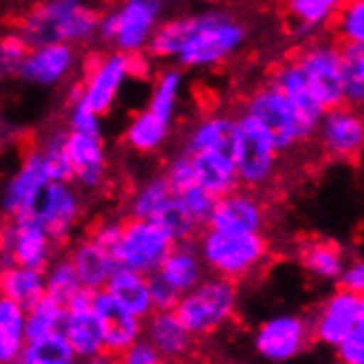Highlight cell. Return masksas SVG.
Listing matches in <instances>:
<instances>
[{
	"instance_id": "cell-49",
	"label": "cell",
	"mask_w": 364,
	"mask_h": 364,
	"mask_svg": "<svg viewBox=\"0 0 364 364\" xmlns=\"http://www.w3.org/2000/svg\"><path fill=\"white\" fill-rule=\"evenodd\" d=\"M148 278H151V294H153L155 311H175L183 294L177 287L170 285L159 272L151 274Z\"/></svg>"
},
{
	"instance_id": "cell-33",
	"label": "cell",
	"mask_w": 364,
	"mask_h": 364,
	"mask_svg": "<svg viewBox=\"0 0 364 364\" xmlns=\"http://www.w3.org/2000/svg\"><path fill=\"white\" fill-rule=\"evenodd\" d=\"M0 289L5 298H11L18 305L29 309L47 296V276L42 269L7 265L0 274Z\"/></svg>"
},
{
	"instance_id": "cell-5",
	"label": "cell",
	"mask_w": 364,
	"mask_h": 364,
	"mask_svg": "<svg viewBox=\"0 0 364 364\" xmlns=\"http://www.w3.org/2000/svg\"><path fill=\"white\" fill-rule=\"evenodd\" d=\"M239 283L225 276L208 274L203 281L181 296L177 316L195 338H208L221 331L237 316Z\"/></svg>"
},
{
	"instance_id": "cell-31",
	"label": "cell",
	"mask_w": 364,
	"mask_h": 364,
	"mask_svg": "<svg viewBox=\"0 0 364 364\" xmlns=\"http://www.w3.org/2000/svg\"><path fill=\"white\" fill-rule=\"evenodd\" d=\"M199 20H201V11L164 18V23L157 27L146 53L151 55L155 62H161V64L177 62L183 45L190 40V36L195 33V29L199 27Z\"/></svg>"
},
{
	"instance_id": "cell-20",
	"label": "cell",
	"mask_w": 364,
	"mask_h": 364,
	"mask_svg": "<svg viewBox=\"0 0 364 364\" xmlns=\"http://www.w3.org/2000/svg\"><path fill=\"white\" fill-rule=\"evenodd\" d=\"M93 309L102 323L104 345L115 355L124 353L139 338H144L146 320L126 309L109 289H97L93 294Z\"/></svg>"
},
{
	"instance_id": "cell-36",
	"label": "cell",
	"mask_w": 364,
	"mask_h": 364,
	"mask_svg": "<svg viewBox=\"0 0 364 364\" xmlns=\"http://www.w3.org/2000/svg\"><path fill=\"white\" fill-rule=\"evenodd\" d=\"M175 192L170 188L168 179L164 177V173H157L153 177H148L146 181H141L131 195L126 199V208H124V217L131 219H157V214L164 210V205L170 201Z\"/></svg>"
},
{
	"instance_id": "cell-53",
	"label": "cell",
	"mask_w": 364,
	"mask_h": 364,
	"mask_svg": "<svg viewBox=\"0 0 364 364\" xmlns=\"http://www.w3.org/2000/svg\"><path fill=\"white\" fill-rule=\"evenodd\" d=\"M82 364H119V355H115L109 349H104V351L87 358V360H82Z\"/></svg>"
},
{
	"instance_id": "cell-24",
	"label": "cell",
	"mask_w": 364,
	"mask_h": 364,
	"mask_svg": "<svg viewBox=\"0 0 364 364\" xmlns=\"http://www.w3.org/2000/svg\"><path fill=\"white\" fill-rule=\"evenodd\" d=\"M67 254L71 256V261L80 274L82 285L91 291L104 289L109 285L113 272L117 269L115 254L102 247L95 239L89 237V234L73 239Z\"/></svg>"
},
{
	"instance_id": "cell-43",
	"label": "cell",
	"mask_w": 364,
	"mask_h": 364,
	"mask_svg": "<svg viewBox=\"0 0 364 364\" xmlns=\"http://www.w3.org/2000/svg\"><path fill=\"white\" fill-rule=\"evenodd\" d=\"M331 31L340 45H364V0H345Z\"/></svg>"
},
{
	"instance_id": "cell-46",
	"label": "cell",
	"mask_w": 364,
	"mask_h": 364,
	"mask_svg": "<svg viewBox=\"0 0 364 364\" xmlns=\"http://www.w3.org/2000/svg\"><path fill=\"white\" fill-rule=\"evenodd\" d=\"M27 42L20 38L14 29L7 31L0 40V69H3V77H18V71L23 67L25 58L29 55Z\"/></svg>"
},
{
	"instance_id": "cell-40",
	"label": "cell",
	"mask_w": 364,
	"mask_h": 364,
	"mask_svg": "<svg viewBox=\"0 0 364 364\" xmlns=\"http://www.w3.org/2000/svg\"><path fill=\"white\" fill-rule=\"evenodd\" d=\"M64 316H67V307L47 294L42 301L27 309V342L62 331Z\"/></svg>"
},
{
	"instance_id": "cell-38",
	"label": "cell",
	"mask_w": 364,
	"mask_h": 364,
	"mask_svg": "<svg viewBox=\"0 0 364 364\" xmlns=\"http://www.w3.org/2000/svg\"><path fill=\"white\" fill-rule=\"evenodd\" d=\"M77 362L80 358L75 355L71 342L62 331H58L47 338L27 342V347L14 364H77Z\"/></svg>"
},
{
	"instance_id": "cell-4",
	"label": "cell",
	"mask_w": 364,
	"mask_h": 364,
	"mask_svg": "<svg viewBox=\"0 0 364 364\" xmlns=\"http://www.w3.org/2000/svg\"><path fill=\"white\" fill-rule=\"evenodd\" d=\"M234 164L243 188L265 192L281 177L283 155L267 128L247 113L237 111L234 131Z\"/></svg>"
},
{
	"instance_id": "cell-21",
	"label": "cell",
	"mask_w": 364,
	"mask_h": 364,
	"mask_svg": "<svg viewBox=\"0 0 364 364\" xmlns=\"http://www.w3.org/2000/svg\"><path fill=\"white\" fill-rule=\"evenodd\" d=\"M93 294L95 291L84 287L67 305V316L62 325V333L71 342L80 362L106 349L102 323L93 309Z\"/></svg>"
},
{
	"instance_id": "cell-54",
	"label": "cell",
	"mask_w": 364,
	"mask_h": 364,
	"mask_svg": "<svg viewBox=\"0 0 364 364\" xmlns=\"http://www.w3.org/2000/svg\"><path fill=\"white\" fill-rule=\"evenodd\" d=\"M358 329H364V296H360L358 305Z\"/></svg>"
},
{
	"instance_id": "cell-28",
	"label": "cell",
	"mask_w": 364,
	"mask_h": 364,
	"mask_svg": "<svg viewBox=\"0 0 364 364\" xmlns=\"http://www.w3.org/2000/svg\"><path fill=\"white\" fill-rule=\"evenodd\" d=\"M170 135H173V122L159 117L155 111L146 106V109L137 111L128 119L122 135V144L131 153L155 155L168 144Z\"/></svg>"
},
{
	"instance_id": "cell-18",
	"label": "cell",
	"mask_w": 364,
	"mask_h": 364,
	"mask_svg": "<svg viewBox=\"0 0 364 364\" xmlns=\"http://www.w3.org/2000/svg\"><path fill=\"white\" fill-rule=\"evenodd\" d=\"M80 64H82V55H80V47L75 45L38 47L29 51L16 80L31 84V87L53 89L73 80Z\"/></svg>"
},
{
	"instance_id": "cell-8",
	"label": "cell",
	"mask_w": 364,
	"mask_h": 364,
	"mask_svg": "<svg viewBox=\"0 0 364 364\" xmlns=\"http://www.w3.org/2000/svg\"><path fill=\"white\" fill-rule=\"evenodd\" d=\"M133 77V55L117 49H104L91 53L84 62V71L77 77L80 97L87 102L102 117L113 111L115 100L126 84Z\"/></svg>"
},
{
	"instance_id": "cell-23",
	"label": "cell",
	"mask_w": 364,
	"mask_h": 364,
	"mask_svg": "<svg viewBox=\"0 0 364 364\" xmlns=\"http://www.w3.org/2000/svg\"><path fill=\"white\" fill-rule=\"evenodd\" d=\"M237 111H210L192 122L183 135L181 151L197 155L205 151H234Z\"/></svg>"
},
{
	"instance_id": "cell-15",
	"label": "cell",
	"mask_w": 364,
	"mask_h": 364,
	"mask_svg": "<svg viewBox=\"0 0 364 364\" xmlns=\"http://www.w3.org/2000/svg\"><path fill=\"white\" fill-rule=\"evenodd\" d=\"M267 80H272L276 87L285 93V97L291 102V106L296 109L298 126H301V141H303V146L311 144L316 139L320 119H323L327 109L314 95L303 67L298 64V60L294 55H289L283 62L276 64Z\"/></svg>"
},
{
	"instance_id": "cell-35",
	"label": "cell",
	"mask_w": 364,
	"mask_h": 364,
	"mask_svg": "<svg viewBox=\"0 0 364 364\" xmlns=\"http://www.w3.org/2000/svg\"><path fill=\"white\" fill-rule=\"evenodd\" d=\"M183 82H186V69H181L175 62L164 64L153 80V91H151V100H148V109L155 111L159 117L175 124L179 102H181Z\"/></svg>"
},
{
	"instance_id": "cell-16",
	"label": "cell",
	"mask_w": 364,
	"mask_h": 364,
	"mask_svg": "<svg viewBox=\"0 0 364 364\" xmlns=\"http://www.w3.org/2000/svg\"><path fill=\"white\" fill-rule=\"evenodd\" d=\"M269 223V208L261 192L237 188L214 203L208 228L228 234H265Z\"/></svg>"
},
{
	"instance_id": "cell-30",
	"label": "cell",
	"mask_w": 364,
	"mask_h": 364,
	"mask_svg": "<svg viewBox=\"0 0 364 364\" xmlns=\"http://www.w3.org/2000/svg\"><path fill=\"white\" fill-rule=\"evenodd\" d=\"M195 161L197 183L205 188L214 197H225L237 188H241L239 170L234 164V155L228 151H205L192 155Z\"/></svg>"
},
{
	"instance_id": "cell-14",
	"label": "cell",
	"mask_w": 364,
	"mask_h": 364,
	"mask_svg": "<svg viewBox=\"0 0 364 364\" xmlns=\"http://www.w3.org/2000/svg\"><path fill=\"white\" fill-rule=\"evenodd\" d=\"M113 7L117 16L113 49L128 55L146 53L157 27L164 23L168 0H119Z\"/></svg>"
},
{
	"instance_id": "cell-29",
	"label": "cell",
	"mask_w": 364,
	"mask_h": 364,
	"mask_svg": "<svg viewBox=\"0 0 364 364\" xmlns=\"http://www.w3.org/2000/svg\"><path fill=\"white\" fill-rule=\"evenodd\" d=\"M345 0H285L289 33L298 40H314L318 31L331 27Z\"/></svg>"
},
{
	"instance_id": "cell-26",
	"label": "cell",
	"mask_w": 364,
	"mask_h": 364,
	"mask_svg": "<svg viewBox=\"0 0 364 364\" xmlns=\"http://www.w3.org/2000/svg\"><path fill=\"white\" fill-rule=\"evenodd\" d=\"M144 336L161 351L166 360H181L195 347V336L181 323L177 311H155L146 318Z\"/></svg>"
},
{
	"instance_id": "cell-17",
	"label": "cell",
	"mask_w": 364,
	"mask_h": 364,
	"mask_svg": "<svg viewBox=\"0 0 364 364\" xmlns=\"http://www.w3.org/2000/svg\"><path fill=\"white\" fill-rule=\"evenodd\" d=\"M49 173L38 144H29L27 151L20 157L18 168L9 177L5 192H3V214L5 219L29 217L40 192L49 183Z\"/></svg>"
},
{
	"instance_id": "cell-11",
	"label": "cell",
	"mask_w": 364,
	"mask_h": 364,
	"mask_svg": "<svg viewBox=\"0 0 364 364\" xmlns=\"http://www.w3.org/2000/svg\"><path fill=\"white\" fill-rule=\"evenodd\" d=\"M84 201L73 181H49L31 210L29 217L47 228L55 245L62 250L71 245L73 234L82 221Z\"/></svg>"
},
{
	"instance_id": "cell-27",
	"label": "cell",
	"mask_w": 364,
	"mask_h": 364,
	"mask_svg": "<svg viewBox=\"0 0 364 364\" xmlns=\"http://www.w3.org/2000/svg\"><path fill=\"white\" fill-rule=\"evenodd\" d=\"M159 274L166 281L177 287L181 294H188L190 289H195L203 278L210 274L205 267V261L201 256L199 243L195 241H181L175 243V247L170 250L166 256V261L159 267Z\"/></svg>"
},
{
	"instance_id": "cell-13",
	"label": "cell",
	"mask_w": 364,
	"mask_h": 364,
	"mask_svg": "<svg viewBox=\"0 0 364 364\" xmlns=\"http://www.w3.org/2000/svg\"><path fill=\"white\" fill-rule=\"evenodd\" d=\"M316 146L329 161H353L364 153V111L340 104L325 111L320 119Z\"/></svg>"
},
{
	"instance_id": "cell-37",
	"label": "cell",
	"mask_w": 364,
	"mask_h": 364,
	"mask_svg": "<svg viewBox=\"0 0 364 364\" xmlns=\"http://www.w3.org/2000/svg\"><path fill=\"white\" fill-rule=\"evenodd\" d=\"M67 139H69V126L58 124L45 131L36 144L45 159L47 173L51 181H73V166L67 153Z\"/></svg>"
},
{
	"instance_id": "cell-51",
	"label": "cell",
	"mask_w": 364,
	"mask_h": 364,
	"mask_svg": "<svg viewBox=\"0 0 364 364\" xmlns=\"http://www.w3.org/2000/svg\"><path fill=\"white\" fill-rule=\"evenodd\" d=\"M340 364H364V329H355L333 349Z\"/></svg>"
},
{
	"instance_id": "cell-44",
	"label": "cell",
	"mask_w": 364,
	"mask_h": 364,
	"mask_svg": "<svg viewBox=\"0 0 364 364\" xmlns=\"http://www.w3.org/2000/svg\"><path fill=\"white\" fill-rule=\"evenodd\" d=\"M164 177L168 179L170 188H173L175 195H181L183 190L197 186V173H195V161H192V155L186 151H179L168 157L164 164Z\"/></svg>"
},
{
	"instance_id": "cell-1",
	"label": "cell",
	"mask_w": 364,
	"mask_h": 364,
	"mask_svg": "<svg viewBox=\"0 0 364 364\" xmlns=\"http://www.w3.org/2000/svg\"><path fill=\"white\" fill-rule=\"evenodd\" d=\"M102 9L89 0H38L14 20V31L29 49L47 45L89 47L97 42Z\"/></svg>"
},
{
	"instance_id": "cell-39",
	"label": "cell",
	"mask_w": 364,
	"mask_h": 364,
	"mask_svg": "<svg viewBox=\"0 0 364 364\" xmlns=\"http://www.w3.org/2000/svg\"><path fill=\"white\" fill-rule=\"evenodd\" d=\"M45 276H47V294L51 298H55L58 303H62L64 307H67L84 289V285L80 281V274L67 252L55 256L51 265L45 269Z\"/></svg>"
},
{
	"instance_id": "cell-47",
	"label": "cell",
	"mask_w": 364,
	"mask_h": 364,
	"mask_svg": "<svg viewBox=\"0 0 364 364\" xmlns=\"http://www.w3.org/2000/svg\"><path fill=\"white\" fill-rule=\"evenodd\" d=\"M177 197L186 203V208L190 210L192 217H195L203 228H208V221L212 217V210H214V203H217V197L210 195V192L205 188H201L199 183L183 190L181 195H177Z\"/></svg>"
},
{
	"instance_id": "cell-52",
	"label": "cell",
	"mask_w": 364,
	"mask_h": 364,
	"mask_svg": "<svg viewBox=\"0 0 364 364\" xmlns=\"http://www.w3.org/2000/svg\"><path fill=\"white\" fill-rule=\"evenodd\" d=\"M336 285L355 294V296H364V259H362V256L349 259L347 267L342 269Z\"/></svg>"
},
{
	"instance_id": "cell-50",
	"label": "cell",
	"mask_w": 364,
	"mask_h": 364,
	"mask_svg": "<svg viewBox=\"0 0 364 364\" xmlns=\"http://www.w3.org/2000/svg\"><path fill=\"white\" fill-rule=\"evenodd\" d=\"M166 362L168 360L161 355V351L146 336L139 338L124 353H119V364H166Z\"/></svg>"
},
{
	"instance_id": "cell-7",
	"label": "cell",
	"mask_w": 364,
	"mask_h": 364,
	"mask_svg": "<svg viewBox=\"0 0 364 364\" xmlns=\"http://www.w3.org/2000/svg\"><path fill=\"white\" fill-rule=\"evenodd\" d=\"M239 111L252 115L267 128L283 157L303 148L296 109L272 80H265L259 87H254L243 97Z\"/></svg>"
},
{
	"instance_id": "cell-3",
	"label": "cell",
	"mask_w": 364,
	"mask_h": 364,
	"mask_svg": "<svg viewBox=\"0 0 364 364\" xmlns=\"http://www.w3.org/2000/svg\"><path fill=\"white\" fill-rule=\"evenodd\" d=\"M197 243L208 272L237 283L254 276L269 259V239L265 234H228L203 228Z\"/></svg>"
},
{
	"instance_id": "cell-41",
	"label": "cell",
	"mask_w": 364,
	"mask_h": 364,
	"mask_svg": "<svg viewBox=\"0 0 364 364\" xmlns=\"http://www.w3.org/2000/svg\"><path fill=\"white\" fill-rule=\"evenodd\" d=\"M155 221L177 243H181V241H195L199 234H201V230H203V225L195 217H192L190 210L186 208V203L177 195L170 197V201L164 205V210L157 214Z\"/></svg>"
},
{
	"instance_id": "cell-19",
	"label": "cell",
	"mask_w": 364,
	"mask_h": 364,
	"mask_svg": "<svg viewBox=\"0 0 364 364\" xmlns=\"http://www.w3.org/2000/svg\"><path fill=\"white\" fill-rule=\"evenodd\" d=\"M358 305L360 296L342 287H336L331 294H327L311 314L318 345L329 349L340 347V342L358 329Z\"/></svg>"
},
{
	"instance_id": "cell-48",
	"label": "cell",
	"mask_w": 364,
	"mask_h": 364,
	"mask_svg": "<svg viewBox=\"0 0 364 364\" xmlns=\"http://www.w3.org/2000/svg\"><path fill=\"white\" fill-rule=\"evenodd\" d=\"M124 221L126 217H106V219H100L97 223H93L89 228V237L95 239L102 247H106L109 252L115 254V247L119 245V239L124 234Z\"/></svg>"
},
{
	"instance_id": "cell-25",
	"label": "cell",
	"mask_w": 364,
	"mask_h": 364,
	"mask_svg": "<svg viewBox=\"0 0 364 364\" xmlns=\"http://www.w3.org/2000/svg\"><path fill=\"white\" fill-rule=\"evenodd\" d=\"M298 263L320 283H338L349 259L340 243L323 237H309L298 245Z\"/></svg>"
},
{
	"instance_id": "cell-55",
	"label": "cell",
	"mask_w": 364,
	"mask_h": 364,
	"mask_svg": "<svg viewBox=\"0 0 364 364\" xmlns=\"http://www.w3.org/2000/svg\"><path fill=\"white\" fill-rule=\"evenodd\" d=\"M197 3H203V5H208V7H217V5L223 3V0H197Z\"/></svg>"
},
{
	"instance_id": "cell-10",
	"label": "cell",
	"mask_w": 364,
	"mask_h": 364,
	"mask_svg": "<svg viewBox=\"0 0 364 364\" xmlns=\"http://www.w3.org/2000/svg\"><path fill=\"white\" fill-rule=\"evenodd\" d=\"M175 239L153 219H131L124 221V234L115 247V261L122 267L141 272L151 276L159 272L161 263L170 250L175 247Z\"/></svg>"
},
{
	"instance_id": "cell-2",
	"label": "cell",
	"mask_w": 364,
	"mask_h": 364,
	"mask_svg": "<svg viewBox=\"0 0 364 364\" xmlns=\"http://www.w3.org/2000/svg\"><path fill=\"white\" fill-rule=\"evenodd\" d=\"M247 42V27L228 9L208 7L201 11L199 27L183 45L175 64L186 71L214 69L237 55Z\"/></svg>"
},
{
	"instance_id": "cell-42",
	"label": "cell",
	"mask_w": 364,
	"mask_h": 364,
	"mask_svg": "<svg viewBox=\"0 0 364 364\" xmlns=\"http://www.w3.org/2000/svg\"><path fill=\"white\" fill-rule=\"evenodd\" d=\"M345 104L364 111V45H342Z\"/></svg>"
},
{
	"instance_id": "cell-22",
	"label": "cell",
	"mask_w": 364,
	"mask_h": 364,
	"mask_svg": "<svg viewBox=\"0 0 364 364\" xmlns=\"http://www.w3.org/2000/svg\"><path fill=\"white\" fill-rule=\"evenodd\" d=\"M67 153L73 166V183L80 190L95 192L109 179V153L102 135L69 131Z\"/></svg>"
},
{
	"instance_id": "cell-6",
	"label": "cell",
	"mask_w": 364,
	"mask_h": 364,
	"mask_svg": "<svg viewBox=\"0 0 364 364\" xmlns=\"http://www.w3.org/2000/svg\"><path fill=\"white\" fill-rule=\"evenodd\" d=\"M303 67L309 87L325 109L345 104V69L342 45L336 38H314L291 53Z\"/></svg>"
},
{
	"instance_id": "cell-32",
	"label": "cell",
	"mask_w": 364,
	"mask_h": 364,
	"mask_svg": "<svg viewBox=\"0 0 364 364\" xmlns=\"http://www.w3.org/2000/svg\"><path fill=\"white\" fill-rule=\"evenodd\" d=\"M104 289H109L126 309H131L133 314H137L144 320L155 314L153 294H151V278L141 272L117 265L109 285H106Z\"/></svg>"
},
{
	"instance_id": "cell-9",
	"label": "cell",
	"mask_w": 364,
	"mask_h": 364,
	"mask_svg": "<svg viewBox=\"0 0 364 364\" xmlns=\"http://www.w3.org/2000/svg\"><path fill=\"white\" fill-rule=\"evenodd\" d=\"M316 342L311 316L276 314L256 327L254 351L272 364H285L303 355Z\"/></svg>"
},
{
	"instance_id": "cell-45",
	"label": "cell",
	"mask_w": 364,
	"mask_h": 364,
	"mask_svg": "<svg viewBox=\"0 0 364 364\" xmlns=\"http://www.w3.org/2000/svg\"><path fill=\"white\" fill-rule=\"evenodd\" d=\"M67 104H69V109H67V119H64V124L69 126V131L87 133V135H102L104 124H102V115L97 111H93L82 97L69 100Z\"/></svg>"
},
{
	"instance_id": "cell-12",
	"label": "cell",
	"mask_w": 364,
	"mask_h": 364,
	"mask_svg": "<svg viewBox=\"0 0 364 364\" xmlns=\"http://www.w3.org/2000/svg\"><path fill=\"white\" fill-rule=\"evenodd\" d=\"M60 247L47 228L31 217L5 219L3 225V267L25 265L45 272L58 256Z\"/></svg>"
},
{
	"instance_id": "cell-34",
	"label": "cell",
	"mask_w": 364,
	"mask_h": 364,
	"mask_svg": "<svg viewBox=\"0 0 364 364\" xmlns=\"http://www.w3.org/2000/svg\"><path fill=\"white\" fill-rule=\"evenodd\" d=\"M27 347V309L0 298V364H14Z\"/></svg>"
},
{
	"instance_id": "cell-56",
	"label": "cell",
	"mask_w": 364,
	"mask_h": 364,
	"mask_svg": "<svg viewBox=\"0 0 364 364\" xmlns=\"http://www.w3.org/2000/svg\"><path fill=\"white\" fill-rule=\"evenodd\" d=\"M336 364H340V362H336Z\"/></svg>"
}]
</instances>
